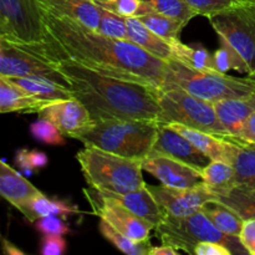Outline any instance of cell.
Returning a JSON list of instances; mask_svg holds the SVG:
<instances>
[{
  "label": "cell",
  "instance_id": "52a82bcc",
  "mask_svg": "<svg viewBox=\"0 0 255 255\" xmlns=\"http://www.w3.org/2000/svg\"><path fill=\"white\" fill-rule=\"evenodd\" d=\"M158 102L161 106V125L177 124L198 131L229 137L217 117L213 102L193 96L177 86L161 87Z\"/></svg>",
  "mask_w": 255,
  "mask_h": 255
},
{
  "label": "cell",
  "instance_id": "5b68a950",
  "mask_svg": "<svg viewBox=\"0 0 255 255\" xmlns=\"http://www.w3.org/2000/svg\"><path fill=\"white\" fill-rule=\"evenodd\" d=\"M177 86L193 96L217 102L226 99H242L255 94V77H237L219 71L194 70L176 60L167 62L162 87Z\"/></svg>",
  "mask_w": 255,
  "mask_h": 255
},
{
  "label": "cell",
  "instance_id": "9a60e30c",
  "mask_svg": "<svg viewBox=\"0 0 255 255\" xmlns=\"http://www.w3.org/2000/svg\"><path fill=\"white\" fill-rule=\"evenodd\" d=\"M149 153L168 156L199 169H203L211 162L188 138L169 125H159L156 141Z\"/></svg>",
  "mask_w": 255,
  "mask_h": 255
},
{
  "label": "cell",
  "instance_id": "44dd1931",
  "mask_svg": "<svg viewBox=\"0 0 255 255\" xmlns=\"http://www.w3.org/2000/svg\"><path fill=\"white\" fill-rule=\"evenodd\" d=\"M49 104L51 102L36 99L0 74V114H37Z\"/></svg>",
  "mask_w": 255,
  "mask_h": 255
},
{
  "label": "cell",
  "instance_id": "ab89813d",
  "mask_svg": "<svg viewBox=\"0 0 255 255\" xmlns=\"http://www.w3.org/2000/svg\"><path fill=\"white\" fill-rule=\"evenodd\" d=\"M66 241L62 236H44L40 247L42 255H61L66 251Z\"/></svg>",
  "mask_w": 255,
  "mask_h": 255
},
{
  "label": "cell",
  "instance_id": "60d3db41",
  "mask_svg": "<svg viewBox=\"0 0 255 255\" xmlns=\"http://www.w3.org/2000/svg\"><path fill=\"white\" fill-rule=\"evenodd\" d=\"M239 239H241L242 244L248 252V254L255 255V218L246 219L243 222Z\"/></svg>",
  "mask_w": 255,
  "mask_h": 255
},
{
  "label": "cell",
  "instance_id": "cb8c5ba5",
  "mask_svg": "<svg viewBox=\"0 0 255 255\" xmlns=\"http://www.w3.org/2000/svg\"><path fill=\"white\" fill-rule=\"evenodd\" d=\"M19 211L31 223H34L36 219L42 218V217H70L80 213V209L75 204L67 201H62V199L49 198L44 193L37 194L36 197L27 201Z\"/></svg>",
  "mask_w": 255,
  "mask_h": 255
},
{
  "label": "cell",
  "instance_id": "4dcf8cb0",
  "mask_svg": "<svg viewBox=\"0 0 255 255\" xmlns=\"http://www.w3.org/2000/svg\"><path fill=\"white\" fill-rule=\"evenodd\" d=\"M139 21L143 25H146L149 30L161 36L168 42H176L179 41V35L183 27L186 25L183 22L178 21V20L173 19V17L166 16V15L158 14V12L148 11L144 14L137 15Z\"/></svg>",
  "mask_w": 255,
  "mask_h": 255
},
{
  "label": "cell",
  "instance_id": "d4e9b609",
  "mask_svg": "<svg viewBox=\"0 0 255 255\" xmlns=\"http://www.w3.org/2000/svg\"><path fill=\"white\" fill-rule=\"evenodd\" d=\"M203 183L207 188L216 194L217 198L228 193L237 186L236 169L231 163L224 161H211L202 169Z\"/></svg>",
  "mask_w": 255,
  "mask_h": 255
},
{
  "label": "cell",
  "instance_id": "f546056e",
  "mask_svg": "<svg viewBox=\"0 0 255 255\" xmlns=\"http://www.w3.org/2000/svg\"><path fill=\"white\" fill-rule=\"evenodd\" d=\"M218 202L229 207L246 219L255 218V189L246 184H237L224 196L219 197Z\"/></svg>",
  "mask_w": 255,
  "mask_h": 255
},
{
  "label": "cell",
  "instance_id": "6da1fadb",
  "mask_svg": "<svg viewBox=\"0 0 255 255\" xmlns=\"http://www.w3.org/2000/svg\"><path fill=\"white\" fill-rule=\"evenodd\" d=\"M47 40L35 47L109 76L152 85L161 89L167 62L144 51L129 40L112 39L67 17L41 10Z\"/></svg>",
  "mask_w": 255,
  "mask_h": 255
},
{
  "label": "cell",
  "instance_id": "d590c367",
  "mask_svg": "<svg viewBox=\"0 0 255 255\" xmlns=\"http://www.w3.org/2000/svg\"><path fill=\"white\" fill-rule=\"evenodd\" d=\"M15 163L24 171L25 174H31L32 172L45 168L49 163V158L42 151L37 149L29 151L26 148H21L16 152Z\"/></svg>",
  "mask_w": 255,
  "mask_h": 255
},
{
  "label": "cell",
  "instance_id": "7a4b0ae2",
  "mask_svg": "<svg viewBox=\"0 0 255 255\" xmlns=\"http://www.w3.org/2000/svg\"><path fill=\"white\" fill-rule=\"evenodd\" d=\"M50 60L67 80L72 95L85 105L95 122L105 120H139L159 124L158 87L109 76L66 57L21 44Z\"/></svg>",
  "mask_w": 255,
  "mask_h": 255
},
{
  "label": "cell",
  "instance_id": "bcb514c9",
  "mask_svg": "<svg viewBox=\"0 0 255 255\" xmlns=\"http://www.w3.org/2000/svg\"><path fill=\"white\" fill-rule=\"evenodd\" d=\"M0 35H5L6 37L11 39V35H10L9 29H7L6 25H5V22L2 21L1 19H0Z\"/></svg>",
  "mask_w": 255,
  "mask_h": 255
},
{
  "label": "cell",
  "instance_id": "603a6c76",
  "mask_svg": "<svg viewBox=\"0 0 255 255\" xmlns=\"http://www.w3.org/2000/svg\"><path fill=\"white\" fill-rule=\"evenodd\" d=\"M7 77V76H6ZM10 81L26 91L27 94L32 95L34 97L44 100L47 102L61 101V100L74 99L71 90L59 82L44 76H16L7 77Z\"/></svg>",
  "mask_w": 255,
  "mask_h": 255
},
{
  "label": "cell",
  "instance_id": "8fae6325",
  "mask_svg": "<svg viewBox=\"0 0 255 255\" xmlns=\"http://www.w3.org/2000/svg\"><path fill=\"white\" fill-rule=\"evenodd\" d=\"M0 19L14 41L32 45L47 40L36 0H0Z\"/></svg>",
  "mask_w": 255,
  "mask_h": 255
},
{
  "label": "cell",
  "instance_id": "30bf717a",
  "mask_svg": "<svg viewBox=\"0 0 255 255\" xmlns=\"http://www.w3.org/2000/svg\"><path fill=\"white\" fill-rule=\"evenodd\" d=\"M85 198L92 208V213L99 219L107 222L122 234L136 242L149 241L154 226L120 203L114 197L107 196L94 188L82 189Z\"/></svg>",
  "mask_w": 255,
  "mask_h": 255
},
{
  "label": "cell",
  "instance_id": "ac0fdd59",
  "mask_svg": "<svg viewBox=\"0 0 255 255\" xmlns=\"http://www.w3.org/2000/svg\"><path fill=\"white\" fill-rule=\"evenodd\" d=\"M217 117L229 137L238 138L242 128L255 112V94L242 99H226L214 102Z\"/></svg>",
  "mask_w": 255,
  "mask_h": 255
},
{
  "label": "cell",
  "instance_id": "ba28073f",
  "mask_svg": "<svg viewBox=\"0 0 255 255\" xmlns=\"http://www.w3.org/2000/svg\"><path fill=\"white\" fill-rule=\"evenodd\" d=\"M219 40L231 45L255 77V1L242 2L208 15Z\"/></svg>",
  "mask_w": 255,
  "mask_h": 255
},
{
  "label": "cell",
  "instance_id": "7bdbcfd3",
  "mask_svg": "<svg viewBox=\"0 0 255 255\" xmlns=\"http://www.w3.org/2000/svg\"><path fill=\"white\" fill-rule=\"evenodd\" d=\"M237 139L243 142V143L249 144V146L255 147V112H253L251 117L247 120Z\"/></svg>",
  "mask_w": 255,
  "mask_h": 255
},
{
  "label": "cell",
  "instance_id": "f6af8a7d",
  "mask_svg": "<svg viewBox=\"0 0 255 255\" xmlns=\"http://www.w3.org/2000/svg\"><path fill=\"white\" fill-rule=\"evenodd\" d=\"M2 252H4L5 254H9V255H25V253L21 251V249H19L16 246L10 243V242L6 241V239L2 241Z\"/></svg>",
  "mask_w": 255,
  "mask_h": 255
},
{
  "label": "cell",
  "instance_id": "8d00e7d4",
  "mask_svg": "<svg viewBox=\"0 0 255 255\" xmlns=\"http://www.w3.org/2000/svg\"><path fill=\"white\" fill-rule=\"evenodd\" d=\"M198 15L208 16L213 12L231 7L233 5L242 4V2L255 1V0H186Z\"/></svg>",
  "mask_w": 255,
  "mask_h": 255
},
{
  "label": "cell",
  "instance_id": "e0dca14e",
  "mask_svg": "<svg viewBox=\"0 0 255 255\" xmlns=\"http://www.w3.org/2000/svg\"><path fill=\"white\" fill-rule=\"evenodd\" d=\"M40 10L59 17H67L91 30H97L100 7L94 0H36Z\"/></svg>",
  "mask_w": 255,
  "mask_h": 255
},
{
  "label": "cell",
  "instance_id": "484cf974",
  "mask_svg": "<svg viewBox=\"0 0 255 255\" xmlns=\"http://www.w3.org/2000/svg\"><path fill=\"white\" fill-rule=\"evenodd\" d=\"M172 60L201 71H218L214 64L213 54L202 45H188L179 41L172 42Z\"/></svg>",
  "mask_w": 255,
  "mask_h": 255
},
{
  "label": "cell",
  "instance_id": "7402d4cb",
  "mask_svg": "<svg viewBox=\"0 0 255 255\" xmlns=\"http://www.w3.org/2000/svg\"><path fill=\"white\" fill-rule=\"evenodd\" d=\"M126 26L127 37L129 41L138 45L144 51L153 55L157 59H161L166 62L172 60L173 52H172L171 42L166 41L161 36L154 34L152 30H149L146 25L139 21L138 17H126Z\"/></svg>",
  "mask_w": 255,
  "mask_h": 255
},
{
  "label": "cell",
  "instance_id": "f1b7e54d",
  "mask_svg": "<svg viewBox=\"0 0 255 255\" xmlns=\"http://www.w3.org/2000/svg\"><path fill=\"white\" fill-rule=\"evenodd\" d=\"M231 164L236 169L237 183L255 189V147L237 139Z\"/></svg>",
  "mask_w": 255,
  "mask_h": 255
},
{
  "label": "cell",
  "instance_id": "4fadbf2b",
  "mask_svg": "<svg viewBox=\"0 0 255 255\" xmlns=\"http://www.w3.org/2000/svg\"><path fill=\"white\" fill-rule=\"evenodd\" d=\"M142 168L167 187L192 188L203 183L202 169L163 154L149 153L142 159Z\"/></svg>",
  "mask_w": 255,
  "mask_h": 255
},
{
  "label": "cell",
  "instance_id": "8992f818",
  "mask_svg": "<svg viewBox=\"0 0 255 255\" xmlns=\"http://www.w3.org/2000/svg\"><path fill=\"white\" fill-rule=\"evenodd\" d=\"M154 229L162 244L173 247L183 253L193 254L194 248L202 242H216L227 247L232 254H248L239 237L224 234L202 211L186 217L167 213Z\"/></svg>",
  "mask_w": 255,
  "mask_h": 255
},
{
  "label": "cell",
  "instance_id": "ffe728a7",
  "mask_svg": "<svg viewBox=\"0 0 255 255\" xmlns=\"http://www.w3.org/2000/svg\"><path fill=\"white\" fill-rule=\"evenodd\" d=\"M104 193V192H102ZM107 196L114 197L115 199L124 204L126 208H128L132 213L137 214L138 217L143 218L144 221L149 222L156 228L163 218L166 217L167 212L161 207V204L156 201L153 194L148 189L147 184L142 188L136 191L128 192V193H105Z\"/></svg>",
  "mask_w": 255,
  "mask_h": 255
},
{
  "label": "cell",
  "instance_id": "1f68e13d",
  "mask_svg": "<svg viewBox=\"0 0 255 255\" xmlns=\"http://www.w3.org/2000/svg\"><path fill=\"white\" fill-rule=\"evenodd\" d=\"M99 229L101 236L110 242L112 246L116 247L120 252L127 255H148V249L151 247L149 241L136 242L122 234L114 227L110 226L107 222L100 219Z\"/></svg>",
  "mask_w": 255,
  "mask_h": 255
},
{
  "label": "cell",
  "instance_id": "4316f807",
  "mask_svg": "<svg viewBox=\"0 0 255 255\" xmlns=\"http://www.w3.org/2000/svg\"><path fill=\"white\" fill-rule=\"evenodd\" d=\"M201 211L224 234L239 237L244 221L233 209L224 206L221 202L214 201L204 204Z\"/></svg>",
  "mask_w": 255,
  "mask_h": 255
},
{
  "label": "cell",
  "instance_id": "b9f144b4",
  "mask_svg": "<svg viewBox=\"0 0 255 255\" xmlns=\"http://www.w3.org/2000/svg\"><path fill=\"white\" fill-rule=\"evenodd\" d=\"M194 255H233L227 247L216 242H202L194 248Z\"/></svg>",
  "mask_w": 255,
  "mask_h": 255
},
{
  "label": "cell",
  "instance_id": "836d02e7",
  "mask_svg": "<svg viewBox=\"0 0 255 255\" xmlns=\"http://www.w3.org/2000/svg\"><path fill=\"white\" fill-rule=\"evenodd\" d=\"M99 6V5H97ZM100 7V21L97 26V32L105 35V36L112 37V39L128 40L127 37V26L126 17L112 12L110 10Z\"/></svg>",
  "mask_w": 255,
  "mask_h": 255
},
{
  "label": "cell",
  "instance_id": "f35d334b",
  "mask_svg": "<svg viewBox=\"0 0 255 255\" xmlns=\"http://www.w3.org/2000/svg\"><path fill=\"white\" fill-rule=\"evenodd\" d=\"M34 227L39 233L44 236H66L70 228L59 216H47L36 219Z\"/></svg>",
  "mask_w": 255,
  "mask_h": 255
},
{
  "label": "cell",
  "instance_id": "7c38bea8",
  "mask_svg": "<svg viewBox=\"0 0 255 255\" xmlns=\"http://www.w3.org/2000/svg\"><path fill=\"white\" fill-rule=\"evenodd\" d=\"M148 189L162 208L174 217H186L197 213L208 202L218 201L204 183L192 188H173V187L148 186Z\"/></svg>",
  "mask_w": 255,
  "mask_h": 255
},
{
  "label": "cell",
  "instance_id": "74e56055",
  "mask_svg": "<svg viewBox=\"0 0 255 255\" xmlns=\"http://www.w3.org/2000/svg\"><path fill=\"white\" fill-rule=\"evenodd\" d=\"M95 4L124 17L136 16L141 7V0H94Z\"/></svg>",
  "mask_w": 255,
  "mask_h": 255
},
{
  "label": "cell",
  "instance_id": "e575fe53",
  "mask_svg": "<svg viewBox=\"0 0 255 255\" xmlns=\"http://www.w3.org/2000/svg\"><path fill=\"white\" fill-rule=\"evenodd\" d=\"M30 132L35 139L42 143L51 144V146H64L66 143L65 134L51 121L42 117L32 122L30 126Z\"/></svg>",
  "mask_w": 255,
  "mask_h": 255
},
{
  "label": "cell",
  "instance_id": "277c9868",
  "mask_svg": "<svg viewBox=\"0 0 255 255\" xmlns=\"http://www.w3.org/2000/svg\"><path fill=\"white\" fill-rule=\"evenodd\" d=\"M76 161L90 188L104 193H128L146 186L142 159L127 158L96 147L85 146Z\"/></svg>",
  "mask_w": 255,
  "mask_h": 255
},
{
  "label": "cell",
  "instance_id": "5bb4252c",
  "mask_svg": "<svg viewBox=\"0 0 255 255\" xmlns=\"http://www.w3.org/2000/svg\"><path fill=\"white\" fill-rule=\"evenodd\" d=\"M37 115L51 121L65 136L75 139L95 124L89 110L75 97L51 102L40 110Z\"/></svg>",
  "mask_w": 255,
  "mask_h": 255
},
{
  "label": "cell",
  "instance_id": "d6986e66",
  "mask_svg": "<svg viewBox=\"0 0 255 255\" xmlns=\"http://www.w3.org/2000/svg\"><path fill=\"white\" fill-rule=\"evenodd\" d=\"M42 193L12 167L0 159V197L19 211L27 201Z\"/></svg>",
  "mask_w": 255,
  "mask_h": 255
},
{
  "label": "cell",
  "instance_id": "9c48e42d",
  "mask_svg": "<svg viewBox=\"0 0 255 255\" xmlns=\"http://www.w3.org/2000/svg\"><path fill=\"white\" fill-rule=\"evenodd\" d=\"M0 74L7 77L44 76L70 89L67 80L50 60L30 51L5 35H0Z\"/></svg>",
  "mask_w": 255,
  "mask_h": 255
},
{
  "label": "cell",
  "instance_id": "ee69618b",
  "mask_svg": "<svg viewBox=\"0 0 255 255\" xmlns=\"http://www.w3.org/2000/svg\"><path fill=\"white\" fill-rule=\"evenodd\" d=\"M181 252L174 249L173 247L167 246V244H162L158 247H149L148 255H178Z\"/></svg>",
  "mask_w": 255,
  "mask_h": 255
},
{
  "label": "cell",
  "instance_id": "2e32d148",
  "mask_svg": "<svg viewBox=\"0 0 255 255\" xmlns=\"http://www.w3.org/2000/svg\"><path fill=\"white\" fill-rule=\"evenodd\" d=\"M169 126L188 138L211 161H224L231 163L237 146V138L208 133L177 124H169Z\"/></svg>",
  "mask_w": 255,
  "mask_h": 255
},
{
  "label": "cell",
  "instance_id": "3957f363",
  "mask_svg": "<svg viewBox=\"0 0 255 255\" xmlns=\"http://www.w3.org/2000/svg\"><path fill=\"white\" fill-rule=\"evenodd\" d=\"M156 121L105 120L95 122L79 137L85 146L133 159H143L151 152L159 128Z\"/></svg>",
  "mask_w": 255,
  "mask_h": 255
},
{
  "label": "cell",
  "instance_id": "d6a6232c",
  "mask_svg": "<svg viewBox=\"0 0 255 255\" xmlns=\"http://www.w3.org/2000/svg\"><path fill=\"white\" fill-rule=\"evenodd\" d=\"M213 59L217 70L219 72L228 74V71H231V70H236L242 74L249 75V70L246 61L242 59L241 55L231 45H228L223 40H221V47L213 54Z\"/></svg>",
  "mask_w": 255,
  "mask_h": 255
},
{
  "label": "cell",
  "instance_id": "83f0119b",
  "mask_svg": "<svg viewBox=\"0 0 255 255\" xmlns=\"http://www.w3.org/2000/svg\"><path fill=\"white\" fill-rule=\"evenodd\" d=\"M141 7L137 15L148 11L158 12L183 22L186 26L192 19L198 16L196 10L186 0H141Z\"/></svg>",
  "mask_w": 255,
  "mask_h": 255
}]
</instances>
